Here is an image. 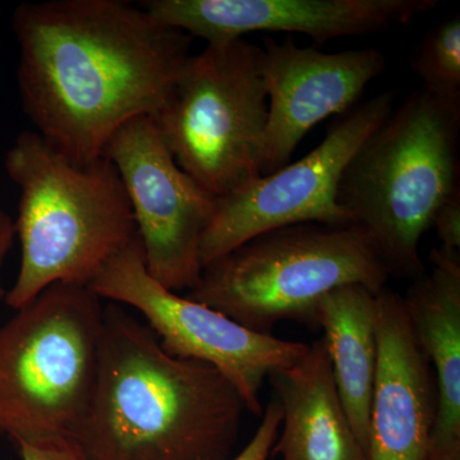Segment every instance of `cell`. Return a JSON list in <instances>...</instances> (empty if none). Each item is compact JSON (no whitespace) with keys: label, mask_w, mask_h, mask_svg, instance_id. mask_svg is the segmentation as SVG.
<instances>
[{"label":"cell","mask_w":460,"mask_h":460,"mask_svg":"<svg viewBox=\"0 0 460 460\" xmlns=\"http://www.w3.org/2000/svg\"><path fill=\"white\" fill-rule=\"evenodd\" d=\"M12 29L23 111L77 162L99 159L124 124L162 111L193 41L124 0L23 3Z\"/></svg>","instance_id":"1"},{"label":"cell","mask_w":460,"mask_h":460,"mask_svg":"<svg viewBox=\"0 0 460 460\" xmlns=\"http://www.w3.org/2000/svg\"><path fill=\"white\" fill-rule=\"evenodd\" d=\"M244 411L219 371L165 352L148 326L105 305L98 384L74 438L89 460H229Z\"/></svg>","instance_id":"2"},{"label":"cell","mask_w":460,"mask_h":460,"mask_svg":"<svg viewBox=\"0 0 460 460\" xmlns=\"http://www.w3.org/2000/svg\"><path fill=\"white\" fill-rule=\"evenodd\" d=\"M4 165L20 190V270L4 298L13 310L53 284L90 287L138 237L123 181L107 157L77 162L26 131L9 147Z\"/></svg>","instance_id":"3"},{"label":"cell","mask_w":460,"mask_h":460,"mask_svg":"<svg viewBox=\"0 0 460 460\" xmlns=\"http://www.w3.org/2000/svg\"><path fill=\"white\" fill-rule=\"evenodd\" d=\"M460 100L420 89L390 113L347 165L338 201L390 277L419 279L423 234L459 190Z\"/></svg>","instance_id":"4"},{"label":"cell","mask_w":460,"mask_h":460,"mask_svg":"<svg viewBox=\"0 0 460 460\" xmlns=\"http://www.w3.org/2000/svg\"><path fill=\"white\" fill-rule=\"evenodd\" d=\"M104 307L90 287L57 283L0 326V436L74 440L98 384Z\"/></svg>","instance_id":"5"},{"label":"cell","mask_w":460,"mask_h":460,"mask_svg":"<svg viewBox=\"0 0 460 460\" xmlns=\"http://www.w3.org/2000/svg\"><path fill=\"white\" fill-rule=\"evenodd\" d=\"M389 278L356 226L298 224L263 233L208 263L184 296L271 334L284 320L317 329V307L330 292L358 284L378 293Z\"/></svg>","instance_id":"6"},{"label":"cell","mask_w":460,"mask_h":460,"mask_svg":"<svg viewBox=\"0 0 460 460\" xmlns=\"http://www.w3.org/2000/svg\"><path fill=\"white\" fill-rule=\"evenodd\" d=\"M261 57L262 48L244 38L206 44L154 118L177 164L215 198L261 175L268 124Z\"/></svg>","instance_id":"7"},{"label":"cell","mask_w":460,"mask_h":460,"mask_svg":"<svg viewBox=\"0 0 460 460\" xmlns=\"http://www.w3.org/2000/svg\"><path fill=\"white\" fill-rule=\"evenodd\" d=\"M90 288L102 301L137 310L165 352L219 371L253 416L262 414L260 394L266 378L295 365L308 349V344L244 328L214 308L166 289L148 274L140 237L113 257Z\"/></svg>","instance_id":"8"},{"label":"cell","mask_w":460,"mask_h":460,"mask_svg":"<svg viewBox=\"0 0 460 460\" xmlns=\"http://www.w3.org/2000/svg\"><path fill=\"white\" fill-rule=\"evenodd\" d=\"M394 91L378 93L345 115L298 162L217 198L199 244L202 269L271 230L311 223L349 226L350 217L338 201L339 184L359 147L394 111Z\"/></svg>","instance_id":"9"},{"label":"cell","mask_w":460,"mask_h":460,"mask_svg":"<svg viewBox=\"0 0 460 460\" xmlns=\"http://www.w3.org/2000/svg\"><path fill=\"white\" fill-rule=\"evenodd\" d=\"M102 156L123 181L148 274L172 292H189L201 275L199 244L217 198L177 164L153 117L124 124Z\"/></svg>","instance_id":"10"},{"label":"cell","mask_w":460,"mask_h":460,"mask_svg":"<svg viewBox=\"0 0 460 460\" xmlns=\"http://www.w3.org/2000/svg\"><path fill=\"white\" fill-rule=\"evenodd\" d=\"M386 68L374 48L323 53L292 39H265L261 72L268 93L261 175L289 164L305 135L326 118L345 114Z\"/></svg>","instance_id":"11"},{"label":"cell","mask_w":460,"mask_h":460,"mask_svg":"<svg viewBox=\"0 0 460 460\" xmlns=\"http://www.w3.org/2000/svg\"><path fill=\"white\" fill-rule=\"evenodd\" d=\"M438 0H147L157 21L206 44L250 32H292L317 42L405 26Z\"/></svg>","instance_id":"12"},{"label":"cell","mask_w":460,"mask_h":460,"mask_svg":"<svg viewBox=\"0 0 460 460\" xmlns=\"http://www.w3.org/2000/svg\"><path fill=\"white\" fill-rule=\"evenodd\" d=\"M377 344L366 460H429L434 372L404 299L387 288L377 295Z\"/></svg>","instance_id":"13"},{"label":"cell","mask_w":460,"mask_h":460,"mask_svg":"<svg viewBox=\"0 0 460 460\" xmlns=\"http://www.w3.org/2000/svg\"><path fill=\"white\" fill-rule=\"evenodd\" d=\"M429 260L432 270L414 280L402 299L434 372L429 460H460V256L436 248Z\"/></svg>","instance_id":"14"},{"label":"cell","mask_w":460,"mask_h":460,"mask_svg":"<svg viewBox=\"0 0 460 460\" xmlns=\"http://www.w3.org/2000/svg\"><path fill=\"white\" fill-rule=\"evenodd\" d=\"M268 378L283 414L272 454L283 460H366L339 396L323 338L308 344L295 365Z\"/></svg>","instance_id":"15"},{"label":"cell","mask_w":460,"mask_h":460,"mask_svg":"<svg viewBox=\"0 0 460 460\" xmlns=\"http://www.w3.org/2000/svg\"><path fill=\"white\" fill-rule=\"evenodd\" d=\"M378 293L358 284L338 288L321 299L316 314L339 396L365 454L377 371Z\"/></svg>","instance_id":"16"},{"label":"cell","mask_w":460,"mask_h":460,"mask_svg":"<svg viewBox=\"0 0 460 460\" xmlns=\"http://www.w3.org/2000/svg\"><path fill=\"white\" fill-rule=\"evenodd\" d=\"M411 68L423 90L436 96L460 100V16L436 25L416 51Z\"/></svg>","instance_id":"17"},{"label":"cell","mask_w":460,"mask_h":460,"mask_svg":"<svg viewBox=\"0 0 460 460\" xmlns=\"http://www.w3.org/2000/svg\"><path fill=\"white\" fill-rule=\"evenodd\" d=\"M281 419L280 402L272 399L262 411L261 423L255 435L243 450L234 458L229 460H269L272 456V447L279 436Z\"/></svg>","instance_id":"18"},{"label":"cell","mask_w":460,"mask_h":460,"mask_svg":"<svg viewBox=\"0 0 460 460\" xmlns=\"http://www.w3.org/2000/svg\"><path fill=\"white\" fill-rule=\"evenodd\" d=\"M441 250L447 255L460 256V192L445 201L432 217Z\"/></svg>","instance_id":"19"},{"label":"cell","mask_w":460,"mask_h":460,"mask_svg":"<svg viewBox=\"0 0 460 460\" xmlns=\"http://www.w3.org/2000/svg\"><path fill=\"white\" fill-rule=\"evenodd\" d=\"M20 460H89L75 440L60 438L17 445Z\"/></svg>","instance_id":"20"},{"label":"cell","mask_w":460,"mask_h":460,"mask_svg":"<svg viewBox=\"0 0 460 460\" xmlns=\"http://www.w3.org/2000/svg\"><path fill=\"white\" fill-rule=\"evenodd\" d=\"M16 237V223L0 208V299L7 295V290L3 287V266Z\"/></svg>","instance_id":"21"}]
</instances>
